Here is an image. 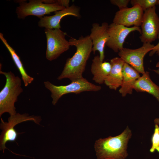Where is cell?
<instances>
[{"mask_svg":"<svg viewBox=\"0 0 159 159\" xmlns=\"http://www.w3.org/2000/svg\"><path fill=\"white\" fill-rule=\"evenodd\" d=\"M71 15L77 18L81 17L80 8L74 4L62 10L55 12V14L51 16H46L40 18L38 26L45 29H60V22L64 16Z\"/></svg>","mask_w":159,"mask_h":159,"instance_id":"4fadbf2b","label":"cell"},{"mask_svg":"<svg viewBox=\"0 0 159 159\" xmlns=\"http://www.w3.org/2000/svg\"><path fill=\"white\" fill-rule=\"evenodd\" d=\"M154 122L155 124L159 125V118H156L154 120Z\"/></svg>","mask_w":159,"mask_h":159,"instance_id":"cb8c5ba5","label":"cell"},{"mask_svg":"<svg viewBox=\"0 0 159 159\" xmlns=\"http://www.w3.org/2000/svg\"><path fill=\"white\" fill-rule=\"evenodd\" d=\"M158 0H131L130 3L132 6L138 5L144 11L158 4Z\"/></svg>","mask_w":159,"mask_h":159,"instance_id":"d6986e66","label":"cell"},{"mask_svg":"<svg viewBox=\"0 0 159 159\" xmlns=\"http://www.w3.org/2000/svg\"><path fill=\"white\" fill-rule=\"evenodd\" d=\"M45 87L51 92L52 104L55 105L63 95L70 93L80 94L85 91H98L101 89L100 86L95 85L86 79L81 78L72 81L65 85L56 86L47 81L44 82Z\"/></svg>","mask_w":159,"mask_h":159,"instance_id":"277c9868","label":"cell"},{"mask_svg":"<svg viewBox=\"0 0 159 159\" xmlns=\"http://www.w3.org/2000/svg\"><path fill=\"white\" fill-rule=\"evenodd\" d=\"M70 1L69 0H57L56 3L61 6L67 8L69 6Z\"/></svg>","mask_w":159,"mask_h":159,"instance_id":"603a6c76","label":"cell"},{"mask_svg":"<svg viewBox=\"0 0 159 159\" xmlns=\"http://www.w3.org/2000/svg\"><path fill=\"white\" fill-rule=\"evenodd\" d=\"M130 1V0H110V1L112 4L117 6L119 10H121L127 7Z\"/></svg>","mask_w":159,"mask_h":159,"instance_id":"44dd1931","label":"cell"},{"mask_svg":"<svg viewBox=\"0 0 159 159\" xmlns=\"http://www.w3.org/2000/svg\"><path fill=\"white\" fill-rule=\"evenodd\" d=\"M44 32L47 43L46 57L52 61L68 50L71 46L65 38L66 33L60 29H45Z\"/></svg>","mask_w":159,"mask_h":159,"instance_id":"52a82bcc","label":"cell"},{"mask_svg":"<svg viewBox=\"0 0 159 159\" xmlns=\"http://www.w3.org/2000/svg\"><path fill=\"white\" fill-rule=\"evenodd\" d=\"M69 42L71 46L76 47V52L72 57L67 59L57 79L68 78L72 81L83 77L82 74L92 51V44L89 35H82L78 39L71 37Z\"/></svg>","mask_w":159,"mask_h":159,"instance_id":"6da1fadb","label":"cell"},{"mask_svg":"<svg viewBox=\"0 0 159 159\" xmlns=\"http://www.w3.org/2000/svg\"><path fill=\"white\" fill-rule=\"evenodd\" d=\"M0 73L6 78L5 85L0 92V117L5 112L13 115L16 113L14 103L23 91L21 80L11 71L4 72L0 69Z\"/></svg>","mask_w":159,"mask_h":159,"instance_id":"3957f363","label":"cell"},{"mask_svg":"<svg viewBox=\"0 0 159 159\" xmlns=\"http://www.w3.org/2000/svg\"><path fill=\"white\" fill-rule=\"evenodd\" d=\"M19 4L16 9L17 17L24 19L29 16H34L39 18L46 14L65 8L57 3L49 4L44 2L42 0H30L28 3L25 1H17Z\"/></svg>","mask_w":159,"mask_h":159,"instance_id":"5b68a950","label":"cell"},{"mask_svg":"<svg viewBox=\"0 0 159 159\" xmlns=\"http://www.w3.org/2000/svg\"><path fill=\"white\" fill-rule=\"evenodd\" d=\"M0 128L2 131L0 135V149L4 153L5 149L7 148L6 143L8 142H14L16 140L18 135L14 127L22 122L33 121L36 123L39 124L41 120L39 116H29L26 114H21L19 113L10 115L8 119V122H4L1 118Z\"/></svg>","mask_w":159,"mask_h":159,"instance_id":"8992f818","label":"cell"},{"mask_svg":"<svg viewBox=\"0 0 159 159\" xmlns=\"http://www.w3.org/2000/svg\"><path fill=\"white\" fill-rule=\"evenodd\" d=\"M154 46L151 43H144L141 47L136 49L123 48L118 52V54L125 62L142 74L145 72L144 66V57Z\"/></svg>","mask_w":159,"mask_h":159,"instance_id":"9c48e42d","label":"cell"},{"mask_svg":"<svg viewBox=\"0 0 159 159\" xmlns=\"http://www.w3.org/2000/svg\"><path fill=\"white\" fill-rule=\"evenodd\" d=\"M132 136L131 130L127 126L118 135L96 140L95 148L97 159H125L128 155V143Z\"/></svg>","mask_w":159,"mask_h":159,"instance_id":"7a4b0ae2","label":"cell"},{"mask_svg":"<svg viewBox=\"0 0 159 159\" xmlns=\"http://www.w3.org/2000/svg\"><path fill=\"white\" fill-rule=\"evenodd\" d=\"M111 69L104 83L110 89L116 90L121 86L122 79V69L125 63L120 57L110 60Z\"/></svg>","mask_w":159,"mask_h":159,"instance_id":"5bb4252c","label":"cell"},{"mask_svg":"<svg viewBox=\"0 0 159 159\" xmlns=\"http://www.w3.org/2000/svg\"><path fill=\"white\" fill-rule=\"evenodd\" d=\"M156 67H159V61L156 64Z\"/></svg>","mask_w":159,"mask_h":159,"instance_id":"484cf974","label":"cell"},{"mask_svg":"<svg viewBox=\"0 0 159 159\" xmlns=\"http://www.w3.org/2000/svg\"><path fill=\"white\" fill-rule=\"evenodd\" d=\"M137 31L140 33L141 29L139 27H127L113 23L109 25V38L106 45L115 52H118L123 48L125 39L130 33Z\"/></svg>","mask_w":159,"mask_h":159,"instance_id":"30bf717a","label":"cell"},{"mask_svg":"<svg viewBox=\"0 0 159 159\" xmlns=\"http://www.w3.org/2000/svg\"><path fill=\"white\" fill-rule=\"evenodd\" d=\"M158 4L159 5V0H158Z\"/></svg>","mask_w":159,"mask_h":159,"instance_id":"4316f807","label":"cell"},{"mask_svg":"<svg viewBox=\"0 0 159 159\" xmlns=\"http://www.w3.org/2000/svg\"><path fill=\"white\" fill-rule=\"evenodd\" d=\"M144 11L138 5L127 7L117 11L115 15L113 23L127 27L141 26Z\"/></svg>","mask_w":159,"mask_h":159,"instance_id":"8fae6325","label":"cell"},{"mask_svg":"<svg viewBox=\"0 0 159 159\" xmlns=\"http://www.w3.org/2000/svg\"><path fill=\"white\" fill-rule=\"evenodd\" d=\"M92 26L89 36L92 42V51L94 54L96 51H99L100 59L103 62L105 58V47L109 38V25L106 22L102 23L100 26L95 23Z\"/></svg>","mask_w":159,"mask_h":159,"instance_id":"7c38bea8","label":"cell"},{"mask_svg":"<svg viewBox=\"0 0 159 159\" xmlns=\"http://www.w3.org/2000/svg\"><path fill=\"white\" fill-rule=\"evenodd\" d=\"M152 146L150 150L151 153L155 150L159 153V126L155 124V128L151 138Z\"/></svg>","mask_w":159,"mask_h":159,"instance_id":"ffe728a7","label":"cell"},{"mask_svg":"<svg viewBox=\"0 0 159 159\" xmlns=\"http://www.w3.org/2000/svg\"><path fill=\"white\" fill-rule=\"evenodd\" d=\"M139 73L128 64L125 62L122 69V79L119 93L123 97L132 94L134 85L140 77Z\"/></svg>","mask_w":159,"mask_h":159,"instance_id":"9a60e30c","label":"cell"},{"mask_svg":"<svg viewBox=\"0 0 159 159\" xmlns=\"http://www.w3.org/2000/svg\"><path fill=\"white\" fill-rule=\"evenodd\" d=\"M111 69L110 62L101 61L99 56H95L92 60L91 71L92 80L96 83L102 84L108 75Z\"/></svg>","mask_w":159,"mask_h":159,"instance_id":"2e32d148","label":"cell"},{"mask_svg":"<svg viewBox=\"0 0 159 159\" xmlns=\"http://www.w3.org/2000/svg\"><path fill=\"white\" fill-rule=\"evenodd\" d=\"M158 38L159 40V35ZM155 53H156L158 56H159V41L158 43L155 46L153 49L150 52L149 55L150 56H152Z\"/></svg>","mask_w":159,"mask_h":159,"instance_id":"7402d4cb","label":"cell"},{"mask_svg":"<svg viewBox=\"0 0 159 159\" xmlns=\"http://www.w3.org/2000/svg\"><path fill=\"white\" fill-rule=\"evenodd\" d=\"M0 39L9 52L21 76L22 79L25 86L27 87L34 80V78L27 73L19 57L7 42L1 33H0Z\"/></svg>","mask_w":159,"mask_h":159,"instance_id":"ac0fdd59","label":"cell"},{"mask_svg":"<svg viewBox=\"0 0 159 159\" xmlns=\"http://www.w3.org/2000/svg\"><path fill=\"white\" fill-rule=\"evenodd\" d=\"M134 90L138 92H146L154 97L159 102V86L151 79L149 72L146 71L136 81Z\"/></svg>","mask_w":159,"mask_h":159,"instance_id":"e0dca14e","label":"cell"},{"mask_svg":"<svg viewBox=\"0 0 159 159\" xmlns=\"http://www.w3.org/2000/svg\"><path fill=\"white\" fill-rule=\"evenodd\" d=\"M152 70L159 75V67L157 69H152Z\"/></svg>","mask_w":159,"mask_h":159,"instance_id":"d4e9b609","label":"cell"},{"mask_svg":"<svg viewBox=\"0 0 159 159\" xmlns=\"http://www.w3.org/2000/svg\"><path fill=\"white\" fill-rule=\"evenodd\" d=\"M155 11V6L144 11L139 37L143 43H151L158 38L159 35V17Z\"/></svg>","mask_w":159,"mask_h":159,"instance_id":"ba28073f","label":"cell"}]
</instances>
